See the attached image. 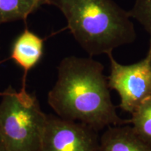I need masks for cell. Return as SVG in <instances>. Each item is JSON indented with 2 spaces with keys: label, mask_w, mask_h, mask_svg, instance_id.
Returning a JSON list of instances; mask_svg holds the SVG:
<instances>
[{
  "label": "cell",
  "mask_w": 151,
  "mask_h": 151,
  "mask_svg": "<svg viewBox=\"0 0 151 151\" xmlns=\"http://www.w3.org/2000/svg\"><path fill=\"white\" fill-rule=\"evenodd\" d=\"M104 65L92 57L69 56L58 67V78L48 102L60 118L81 122L97 132L129 124L118 116L113 104Z\"/></svg>",
  "instance_id": "cell-1"
},
{
  "label": "cell",
  "mask_w": 151,
  "mask_h": 151,
  "mask_svg": "<svg viewBox=\"0 0 151 151\" xmlns=\"http://www.w3.org/2000/svg\"><path fill=\"white\" fill-rule=\"evenodd\" d=\"M50 4L63 14L68 29L90 57L112 53L136 40L129 12L113 0H50Z\"/></svg>",
  "instance_id": "cell-2"
},
{
  "label": "cell",
  "mask_w": 151,
  "mask_h": 151,
  "mask_svg": "<svg viewBox=\"0 0 151 151\" xmlns=\"http://www.w3.org/2000/svg\"><path fill=\"white\" fill-rule=\"evenodd\" d=\"M0 101V139L6 151H39L47 114L35 94L9 86Z\"/></svg>",
  "instance_id": "cell-3"
},
{
  "label": "cell",
  "mask_w": 151,
  "mask_h": 151,
  "mask_svg": "<svg viewBox=\"0 0 151 151\" xmlns=\"http://www.w3.org/2000/svg\"><path fill=\"white\" fill-rule=\"evenodd\" d=\"M110 60L109 87L116 91L120 99L119 107L132 114L141 103L151 95V44L143 59L124 65L119 63L112 53Z\"/></svg>",
  "instance_id": "cell-4"
},
{
  "label": "cell",
  "mask_w": 151,
  "mask_h": 151,
  "mask_svg": "<svg viewBox=\"0 0 151 151\" xmlns=\"http://www.w3.org/2000/svg\"><path fill=\"white\" fill-rule=\"evenodd\" d=\"M98 132L83 122L47 115L39 151H98Z\"/></svg>",
  "instance_id": "cell-5"
},
{
  "label": "cell",
  "mask_w": 151,
  "mask_h": 151,
  "mask_svg": "<svg viewBox=\"0 0 151 151\" xmlns=\"http://www.w3.org/2000/svg\"><path fill=\"white\" fill-rule=\"evenodd\" d=\"M98 151H151V144L141 139L131 124L110 126L99 138Z\"/></svg>",
  "instance_id": "cell-6"
},
{
  "label": "cell",
  "mask_w": 151,
  "mask_h": 151,
  "mask_svg": "<svg viewBox=\"0 0 151 151\" xmlns=\"http://www.w3.org/2000/svg\"><path fill=\"white\" fill-rule=\"evenodd\" d=\"M43 39L28 29L17 38L11 58L24 70L22 85H26L28 72L39 63L43 53Z\"/></svg>",
  "instance_id": "cell-7"
},
{
  "label": "cell",
  "mask_w": 151,
  "mask_h": 151,
  "mask_svg": "<svg viewBox=\"0 0 151 151\" xmlns=\"http://www.w3.org/2000/svg\"><path fill=\"white\" fill-rule=\"evenodd\" d=\"M39 7L37 0H0V24L25 20Z\"/></svg>",
  "instance_id": "cell-8"
},
{
  "label": "cell",
  "mask_w": 151,
  "mask_h": 151,
  "mask_svg": "<svg viewBox=\"0 0 151 151\" xmlns=\"http://www.w3.org/2000/svg\"><path fill=\"white\" fill-rule=\"evenodd\" d=\"M129 124L138 136L151 144V95L132 113Z\"/></svg>",
  "instance_id": "cell-9"
},
{
  "label": "cell",
  "mask_w": 151,
  "mask_h": 151,
  "mask_svg": "<svg viewBox=\"0 0 151 151\" xmlns=\"http://www.w3.org/2000/svg\"><path fill=\"white\" fill-rule=\"evenodd\" d=\"M129 12L131 18L139 22L150 36L151 44V0H135Z\"/></svg>",
  "instance_id": "cell-10"
},
{
  "label": "cell",
  "mask_w": 151,
  "mask_h": 151,
  "mask_svg": "<svg viewBox=\"0 0 151 151\" xmlns=\"http://www.w3.org/2000/svg\"><path fill=\"white\" fill-rule=\"evenodd\" d=\"M37 1L39 4V6L43 4H50V0H37Z\"/></svg>",
  "instance_id": "cell-11"
},
{
  "label": "cell",
  "mask_w": 151,
  "mask_h": 151,
  "mask_svg": "<svg viewBox=\"0 0 151 151\" xmlns=\"http://www.w3.org/2000/svg\"><path fill=\"white\" fill-rule=\"evenodd\" d=\"M0 151H6L2 141H1V139H0Z\"/></svg>",
  "instance_id": "cell-12"
}]
</instances>
